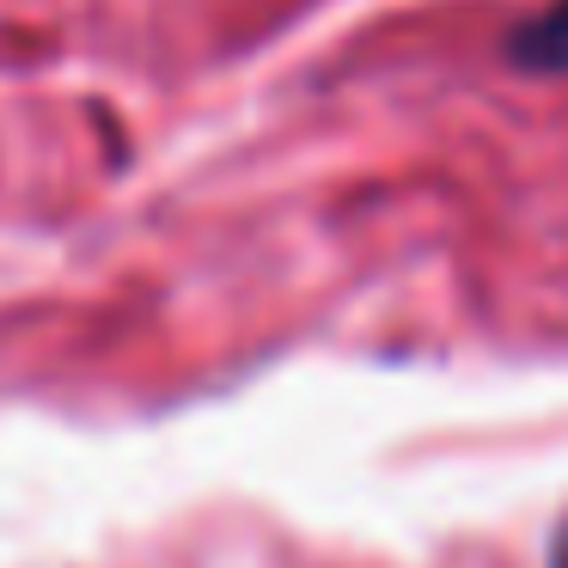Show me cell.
Segmentation results:
<instances>
[{
	"instance_id": "2",
	"label": "cell",
	"mask_w": 568,
	"mask_h": 568,
	"mask_svg": "<svg viewBox=\"0 0 568 568\" xmlns=\"http://www.w3.org/2000/svg\"><path fill=\"white\" fill-rule=\"evenodd\" d=\"M550 568H568V519L550 531Z\"/></svg>"
},
{
	"instance_id": "1",
	"label": "cell",
	"mask_w": 568,
	"mask_h": 568,
	"mask_svg": "<svg viewBox=\"0 0 568 568\" xmlns=\"http://www.w3.org/2000/svg\"><path fill=\"white\" fill-rule=\"evenodd\" d=\"M501 55L519 74H568V0H544L501 38Z\"/></svg>"
}]
</instances>
